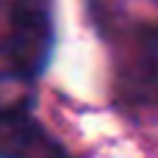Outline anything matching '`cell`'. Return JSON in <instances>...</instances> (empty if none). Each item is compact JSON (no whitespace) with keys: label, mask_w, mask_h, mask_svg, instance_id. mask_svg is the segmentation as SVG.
I'll return each instance as SVG.
<instances>
[{"label":"cell","mask_w":158,"mask_h":158,"mask_svg":"<svg viewBox=\"0 0 158 158\" xmlns=\"http://www.w3.org/2000/svg\"><path fill=\"white\" fill-rule=\"evenodd\" d=\"M119 94L133 106H158V31L122 44Z\"/></svg>","instance_id":"1"},{"label":"cell","mask_w":158,"mask_h":158,"mask_svg":"<svg viewBox=\"0 0 158 158\" xmlns=\"http://www.w3.org/2000/svg\"><path fill=\"white\" fill-rule=\"evenodd\" d=\"M92 22L119 44L158 31V0H89Z\"/></svg>","instance_id":"2"},{"label":"cell","mask_w":158,"mask_h":158,"mask_svg":"<svg viewBox=\"0 0 158 158\" xmlns=\"http://www.w3.org/2000/svg\"><path fill=\"white\" fill-rule=\"evenodd\" d=\"M0 158H64L25 114H0Z\"/></svg>","instance_id":"3"}]
</instances>
